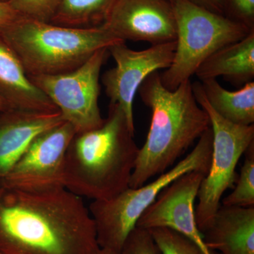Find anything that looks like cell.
<instances>
[{"mask_svg": "<svg viewBox=\"0 0 254 254\" xmlns=\"http://www.w3.org/2000/svg\"><path fill=\"white\" fill-rule=\"evenodd\" d=\"M245 162L241 169L237 185L230 194L222 199L226 206H254V142L245 152Z\"/></svg>", "mask_w": 254, "mask_h": 254, "instance_id": "cell-19", "label": "cell"}, {"mask_svg": "<svg viewBox=\"0 0 254 254\" xmlns=\"http://www.w3.org/2000/svg\"><path fill=\"white\" fill-rule=\"evenodd\" d=\"M194 75L200 81L223 77L241 87L254 81V30L243 39L222 47L209 56Z\"/></svg>", "mask_w": 254, "mask_h": 254, "instance_id": "cell-16", "label": "cell"}, {"mask_svg": "<svg viewBox=\"0 0 254 254\" xmlns=\"http://www.w3.org/2000/svg\"><path fill=\"white\" fill-rule=\"evenodd\" d=\"M227 17L254 29V0H226Z\"/></svg>", "mask_w": 254, "mask_h": 254, "instance_id": "cell-23", "label": "cell"}, {"mask_svg": "<svg viewBox=\"0 0 254 254\" xmlns=\"http://www.w3.org/2000/svg\"><path fill=\"white\" fill-rule=\"evenodd\" d=\"M200 82L209 105L222 118L235 125H254V81L246 83L236 91L225 89L217 79Z\"/></svg>", "mask_w": 254, "mask_h": 254, "instance_id": "cell-17", "label": "cell"}, {"mask_svg": "<svg viewBox=\"0 0 254 254\" xmlns=\"http://www.w3.org/2000/svg\"><path fill=\"white\" fill-rule=\"evenodd\" d=\"M0 1H6V2H7L8 1H9V0H0Z\"/></svg>", "mask_w": 254, "mask_h": 254, "instance_id": "cell-28", "label": "cell"}, {"mask_svg": "<svg viewBox=\"0 0 254 254\" xmlns=\"http://www.w3.org/2000/svg\"><path fill=\"white\" fill-rule=\"evenodd\" d=\"M0 254H3L2 253H1V252H0Z\"/></svg>", "mask_w": 254, "mask_h": 254, "instance_id": "cell-30", "label": "cell"}, {"mask_svg": "<svg viewBox=\"0 0 254 254\" xmlns=\"http://www.w3.org/2000/svg\"><path fill=\"white\" fill-rule=\"evenodd\" d=\"M125 113L110 103L98 128L76 133L65 155L64 187L93 200L110 199L129 187L139 148Z\"/></svg>", "mask_w": 254, "mask_h": 254, "instance_id": "cell-3", "label": "cell"}, {"mask_svg": "<svg viewBox=\"0 0 254 254\" xmlns=\"http://www.w3.org/2000/svg\"><path fill=\"white\" fill-rule=\"evenodd\" d=\"M197 6L216 13V14L227 15L226 0H187Z\"/></svg>", "mask_w": 254, "mask_h": 254, "instance_id": "cell-24", "label": "cell"}, {"mask_svg": "<svg viewBox=\"0 0 254 254\" xmlns=\"http://www.w3.org/2000/svg\"><path fill=\"white\" fill-rule=\"evenodd\" d=\"M160 254H205L186 237L168 228L148 230Z\"/></svg>", "mask_w": 254, "mask_h": 254, "instance_id": "cell-20", "label": "cell"}, {"mask_svg": "<svg viewBox=\"0 0 254 254\" xmlns=\"http://www.w3.org/2000/svg\"><path fill=\"white\" fill-rule=\"evenodd\" d=\"M75 134L66 122L39 133L0 179V186L23 190L64 187L65 155Z\"/></svg>", "mask_w": 254, "mask_h": 254, "instance_id": "cell-9", "label": "cell"}, {"mask_svg": "<svg viewBox=\"0 0 254 254\" xmlns=\"http://www.w3.org/2000/svg\"><path fill=\"white\" fill-rule=\"evenodd\" d=\"M123 251L127 254H160L150 232L139 227L131 232Z\"/></svg>", "mask_w": 254, "mask_h": 254, "instance_id": "cell-22", "label": "cell"}, {"mask_svg": "<svg viewBox=\"0 0 254 254\" xmlns=\"http://www.w3.org/2000/svg\"><path fill=\"white\" fill-rule=\"evenodd\" d=\"M192 89L197 103L208 115L213 133L211 163L200 184L195 209L197 225L203 232L221 205L222 195L236 182L239 160L254 142V125H235L222 118L209 105L200 81L192 83Z\"/></svg>", "mask_w": 254, "mask_h": 254, "instance_id": "cell-7", "label": "cell"}, {"mask_svg": "<svg viewBox=\"0 0 254 254\" xmlns=\"http://www.w3.org/2000/svg\"><path fill=\"white\" fill-rule=\"evenodd\" d=\"M7 2L23 17L50 23L60 0H9Z\"/></svg>", "mask_w": 254, "mask_h": 254, "instance_id": "cell-21", "label": "cell"}, {"mask_svg": "<svg viewBox=\"0 0 254 254\" xmlns=\"http://www.w3.org/2000/svg\"><path fill=\"white\" fill-rule=\"evenodd\" d=\"M205 175L204 172L194 170L175 180L142 214L136 227L170 229L193 242L205 254H219L205 244L195 219V200Z\"/></svg>", "mask_w": 254, "mask_h": 254, "instance_id": "cell-11", "label": "cell"}, {"mask_svg": "<svg viewBox=\"0 0 254 254\" xmlns=\"http://www.w3.org/2000/svg\"><path fill=\"white\" fill-rule=\"evenodd\" d=\"M64 122L60 111H0V179L9 171L35 137Z\"/></svg>", "mask_w": 254, "mask_h": 254, "instance_id": "cell-13", "label": "cell"}, {"mask_svg": "<svg viewBox=\"0 0 254 254\" xmlns=\"http://www.w3.org/2000/svg\"><path fill=\"white\" fill-rule=\"evenodd\" d=\"M202 233L208 248L219 254H254V206L220 205Z\"/></svg>", "mask_w": 254, "mask_h": 254, "instance_id": "cell-15", "label": "cell"}, {"mask_svg": "<svg viewBox=\"0 0 254 254\" xmlns=\"http://www.w3.org/2000/svg\"><path fill=\"white\" fill-rule=\"evenodd\" d=\"M109 55L108 48H102L69 72L28 76L54 103L76 133L95 129L104 123L98 105L99 79L102 66Z\"/></svg>", "mask_w": 254, "mask_h": 254, "instance_id": "cell-8", "label": "cell"}, {"mask_svg": "<svg viewBox=\"0 0 254 254\" xmlns=\"http://www.w3.org/2000/svg\"><path fill=\"white\" fill-rule=\"evenodd\" d=\"M116 0H60L50 23L64 27L92 28L106 22Z\"/></svg>", "mask_w": 254, "mask_h": 254, "instance_id": "cell-18", "label": "cell"}, {"mask_svg": "<svg viewBox=\"0 0 254 254\" xmlns=\"http://www.w3.org/2000/svg\"><path fill=\"white\" fill-rule=\"evenodd\" d=\"M0 35L17 54L28 76L69 72L97 50L123 41L105 25L68 28L23 16L0 28Z\"/></svg>", "mask_w": 254, "mask_h": 254, "instance_id": "cell-4", "label": "cell"}, {"mask_svg": "<svg viewBox=\"0 0 254 254\" xmlns=\"http://www.w3.org/2000/svg\"><path fill=\"white\" fill-rule=\"evenodd\" d=\"M21 17L22 16L15 11L9 3L0 1V28L14 22Z\"/></svg>", "mask_w": 254, "mask_h": 254, "instance_id": "cell-25", "label": "cell"}, {"mask_svg": "<svg viewBox=\"0 0 254 254\" xmlns=\"http://www.w3.org/2000/svg\"><path fill=\"white\" fill-rule=\"evenodd\" d=\"M0 97L11 109L37 113L59 110L31 81L21 60L0 35Z\"/></svg>", "mask_w": 254, "mask_h": 254, "instance_id": "cell-14", "label": "cell"}, {"mask_svg": "<svg viewBox=\"0 0 254 254\" xmlns=\"http://www.w3.org/2000/svg\"><path fill=\"white\" fill-rule=\"evenodd\" d=\"M93 254H127L124 251L118 252V251L109 250V249L99 248Z\"/></svg>", "mask_w": 254, "mask_h": 254, "instance_id": "cell-26", "label": "cell"}, {"mask_svg": "<svg viewBox=\"0 0 254 254\" xmlns=\"http://www.w3.org/2000/svg\"><path fill=\"white\" fill-rule=\"evenodd\" d=\"M175 48L176 41L154 45L138 51L130 49L124 41L108 48L116 65L105 71L102 83L110 103L121 108L133 131H135L133 101L138 88L152 73L170 66Z\"/></svg>", "mask_w": 254, "mask_h": 254, "instance_id": "cell-10", "label": "cell"}, {"mask_svg": "<svg viewBox=\"0 0 254 254\" xmlns=\"http://www.w3.org/2000/svg\"><path fill=\"white\" fill-rule=\"evenodd\" d=\"M213 133L209 127L193 150L154 181L138 188H127L113 198L93 200L89 212L94 221L100 248L123 252L125 242L136 227L142 214L175 180L194 170L208 173L211 163Z\"/></svg>", "mask_w": 254, "mask_h": 254, "instance_id": "cell-5", "label": "cell"}, {"mask_svg": "<svg viewBox=\"0 0 254 254\" xmlns=\"http://www.w3.org/2000/svg\"><path fill=\"white\" fill-rule=\"evenodd\" d=\"M169 1H171L172 3H173L174 1H175V0H169Z\"/></svg>", "mask_w": 254, "mask_h": 254, "instance_id": "cell-29", "label": "cell"}, {"mask_svg": "<svg viewBox=\"0 0 254 254\" xmlns=\"http://www.w3.org/2000/svg\"><path fill=\"white\" fill-rule=\"evenodd\" d=\"M11 109L8 103L0 97V111Z\"/></svg>", "mask_w": 254, "mask_h": 254, "instance_id": "cell-27", "label": "cell"}, {"mask_svg": "<svg viewBox=\"0 0 254 254\" xmlns=\"http://www.w3.org/2000/svg\"><path fill=\"white\" fill-rule=\"evenodd\" d=\"M173 4L176 48L171 64L160 73L162 83L170 91L190 80L200 65L217 50L243 39L254 30L187 0H175Z\"/></svg>", "mask_w": 254, "mask_h": 254, "instance_id": "cell-6", "label": "cell"}, {"mask_svg": "<svg viewBox=\"0 0 254 254\" xmlns=\"http://www.w3.org/2000/svg\"><path fill=\"white\" fill-rule=\"evenodd\" d=\"M104 25L125 42L154 46L176 41V20L169 0H116Z\"/></svg>", "mask_w": 254, "mask_h": 254, "instance_id": "cell-12", "label": "cell"}, {"mask_svg": "<svg viewBox=\"0 0 254 254\" xmlns=\"http://www.w3.org/2000/svg\"><path fill=\"white\" fill-rule=\"evenodd\" d=\"M94 221L81 196L64 187L23 190L0 186V252L93 254Z\"/></svg>", "mask_w": 254, "mask_h": 254, "instance_id": "cell-1", "label": "cell"}, {"mask_svg": "<svg viewBox=\"0 0 254 254\" xmlns=\"http://www.w3.org/2000/svg\"><path fill=\"white\" fill-rule=\"evenodd\" d=\"M138 91L152 116L130 180L133 189L172 168L210 127L208 114L195 100L190 79L170 91L162 83L160 72L155 71Z\"/></svg>", "mask_w": 254, "mask_h": 254, "instance_id": "cell-2", "label": "cell"}]
</instances>
